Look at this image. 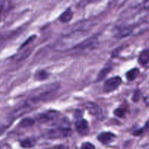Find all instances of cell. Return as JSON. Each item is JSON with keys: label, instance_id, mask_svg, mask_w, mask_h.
Returning <instances> with one entry per match:
<instances>
[{"label": "cell", "instance_id": "1", "mask_svg": "<svg viewBox=\"0 0 149 149\" xmlns=\"http://www.w3.org/2000/svg\"><path fill=\"white\" fill-rule=\"evenodd\" d=\"M71 134V130L69 128L58 127L51 130L48 132L47 135L51 139H60L69 136Z\"/></svg>", "mask_w": 149, "mask_h": 149}, {"label": "cell", "instance_id": "2", "mask_svg": "<svg viewBox=\"0 0 149 149\" xmlns=\"http://www.w3.org/2000/svg\"><path fill=\"white\" fill-rule=\"evenodd\" d=\"M121 84H122V79L120 77H112L105 82L103 90L106 93H111V92H113L116 90Z\"/></svg>", "mask_w": 149, "mask_h": 149}, {"label": "cell", "instance_id": "3", "mask_svg": "<svg viewBox=\"0 0 149 149\" xmlns=\"http://www.w3.org/2000/svg\"><path fill=\"white\" fill-rule=\"evenodd\" d=\"M84 106L87 109V111L90 112V114L99 119H103V111H102V109H100L98 105L95 103H92V102H87L84 104Z\"/></svg>", "mask_w": 149, "mask_h": 149}, {"label": "cell", "instance_id": "4", "mask_svg": "<svg viewBox=\"0 0 149 149\" xmlns=\"http://www.w3.org/2000/svg\"><path fill=\"white\" fill-rule=\"evenodd\" d=\"M77 132L81 135H87L90 132V125L88 122L84 119H79L75 123Z\"/></svg>", "mask_w": 149, "mask_h": 149}, {"label": "cell", "instance_id": "5", "mask_svg": "<svg viewBox=\"0 0 149 149\" xmlns=\"http://www.w3.org/2000/svg\"><path fill=\"white\" fill-rule=\"evenodd\" d=\"M116 138V135L112 132H102L97 136V140L103 144L107 145L113 142Z\"/></svg>", "mask_w": 149, "mask_h": 149}, {"label": "cell", "instance_id": "6", "mask_svg": "<svg viewBox=\"0 0 149 149\" xmlns=\"http://www.w3.org/2000/svg\"><path fill=\"white\" fill-rule=\"evenodd\" d=\"M72 17L73 13L71 10V9H67L64 13H63L61 15L59 19L63 23H68V22H69L72 19Z\"/></svg>", "mask_w": 149, "mask_h": 149}, {"label": "cell", "instance_id": "7", "mask_svg": "<svg viewBox=\"0 0 149 149\" xmlns=\"http://www.w3.org/2000/svg\"><path fill=\"white\" fill-rule=\"evenodd\" d=\"M138 61L142 65H146L149 62V50L148 49H144L141 54H140Z\"/></svg>", "mask_w": 149, "mask_h": 149}, {"label": "cell", "instance_id": "8", "mask_svg": "<svg viewBox=\"0 0 149 149\" xmlns=\"http://www.w3.org/2000/svg\"><path fill=\"white\" fill-rule=\"evenodd\" d=\"M140 74V71L138 68H133V69L130 70V71H128L127 73V79L129 81H133L135 79H137V77H138Z\"/></svg>", "mask_w": 149, "mask_h": 149}, {"label": "cell", "instance_id": "9", "mask_svg": "<svg viewBox=\"0 0 149 149\" xmlns=\"http://www.w3.org/2000/svg\"><path fill=\"white\" fill-rule=\"evenodd\" d=\"M149 130V121L148 122H147L145 126L143 127V128H141V129L135 131L134 132V135H142V134L145 133V132H148Z\"/></svg>", "mask_w": 149, "mask_h": 149}, {"label": "cell", "instance_id": "10", "mask_svg": "<svg viewBox=\"0 0 149 149\" xmlns=\"http://www.w3.org/2000/svg\"><path fill=\"white\" fill-rule=\"evenodd\" d=\"M111 71L110 67H108V68H104L103 70H101L100 73L98 74V77H97V80L98 81H101L104 77H106V75L108 74V73Z\"/></svg>", "mask_w": 149, "mask_h": 149}, {"label": "cell", "instance_id": "11", "mask_svg": "<svg viewBox=\"0 0 149 149\" xmlns=\"http://www.w3.org/2000/svg\"><path fill=\"white\" fill-rule=\"evenodd\" d=\"M48 77V74L45 71H39L36 74L35 78L38 80H43L45 79Z\"/></svg>", "mask_w": 149, "mask_h": 149}, {"label": "cell", "instance_id": "12", "mask_svg": "<svg viewBox=\"0 0 149 149\" xmlns=\"http://www.w3.org/2000/svg\"><path fill=\"white\" fill-rule=\"evenodd\" d=\"M21 147L24 148H30L33 146V143L30 139H25L20 143Z\"/></svg>", "mask_w": 149, "mask_h": 149}, {"label": "cell", "instance_id": "13", "mask_svg": "<svg viewBox=\"0 0 149 149\" xmlns=\"http://www.w3.org/2000/svg\"><path fill=\"white\" fill-rule=\"evenodd\" d=\"M113 113H114L115 116H118V117L119 118H123L125 116L126 111H125V109H122V108H119V109H116Z\"/></svg>", "mask_w": 149, "mask_h": 149}, {"label": "cell", "instance_id": "14", "mask_svg": "<svg viewBox=\"0 0 149 149\" xmlns=\"http://www.w3.org/2000/svg\"><path fill=\"white\" fill-rule=\"evenodd\" d=\"M81 149H95V146L93 144L87 142L84 143L81 145Z\"/></svg>", "mask_w": 149, "mask_h": 149}, {"label": "cell", "instance_id": "15", "mask_svg": "<svg viewBox=\"0 0 149 149\" xmlns=\"http://www.w3.org/2000/svg\"><path fill=\"white\" fill-rule=\"evenodd\" d=\"M33 124V121L31 120V119H23V122L20 123V125H22L23 127H28V126H30Z\"/></svg>", "mask_w": 149, "mask_h": 149}, {"label": "cell", "instance_id": "16", "mask_svg": "<svg viewBox=\"0 0 149 149\" xmlns=\"http://www.w3.org/2000/svg\"><path fill=\"white\" fill-rule=\"evenodd\" d=\"M143 7L145 9H149V0H145V1H144Z\"/></svg>", "mask_w": 149, "mask_h": 149}, {"label": "cell", "instance_id": "17", "mask_svg": "<svg viewBox=\"0 0 149 149\" xmlns=\"http://www.w3.org/2000/svg\"><path fill=\"white\" fill-rule=\"evenodd\" d=\"M3 7H4V1L3 0H0V13L2 10Z\"/></svg>", "mask_w": 149, "mask_h": 149}]
</instances>
